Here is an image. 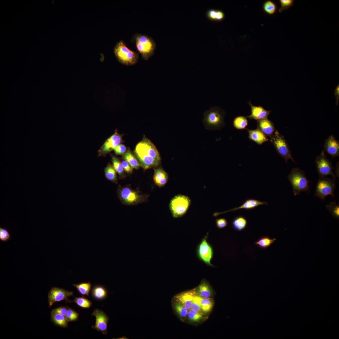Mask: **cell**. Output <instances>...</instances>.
Returning a JSON list of instances; mask_svg holds the SVG:
<instances>
[{
	"label": "cell",
	"mask_w": 339,
	"mask_h": 339,
	"mask_svg": "<svg viewBox=\"0 0 339 339\" xmlns=\"http://www.w3.org/2000/svg\"><path fill=\"white\" fill-rule=\"evenodd\" d=\"M276 240V238H271L267 236H264L256 241L255 244L261 249H265L269 247Z\"/></svg>",
	"instance_id": "29"
},
{
	"label": "cell",
	"mask_w": 339,
	"mask_h": 339,
	"mask_svg": "<svg viewBox=\"0 0 339 339\" xmlns=\"http://www.w3.org/2000/svg\"><path fill=\"white\" fill-rule=\"evenodd\" d=\"M11 236L9 232L6 228L0 227V240L6 242L9 240Z\"/></svg>",
	"instance_id": "42"
},
{
	"label": "cell",
	"mask_w": 339,
	"mask_h": 339,
	"mask_svg": "<svg viewBox=\"0 0 339 339\" xmlns=\"http://www.w3.org/2000/svg\"><path fill=\"white\" fill-rule=\"evenodd\" d=\"M122 141L121 136L116 131L107 139L98 151L99 156H105Z\"/></svg>",
	"instance_id": "13"
},
{
	"label": "cell",
	"mask_w": 339,
	"mask_h": 339,
	"mask_svg": "<svg viewBox=\"0 0 339 339\" xmlns=\"http://www.w3.org/2000/svg\"><path fill=\"white\" fill-rule=\"evenodd\" d=\"M73 302L79 307L83 308H89L92 304L90 300L83 297H75Z\"/></svg>",
	"instance_id": "37"
},
{
	"label": "cell",
	"mask_w": 339,
	"mask_h": 339,
	"mask_svg": "<svg viewBox=\"0 0 339 339\" xmlns=\"http://www.w3.org/2000/svg\"><path fill=\"white\" fill-rule=\"evenodd\" d=\"M270 138V141L273 145L277 152L284 159L287 163H288V159H291L295 163L288 143L283 136L277 130H276Z\"/></svg>",
	"instance_id": "7"
},
{
	"label": "cell",
	"mask_w": 339,
	"mask_h": 339,
	"mask_svg": "<svg viewBox=\"0 0 339 339\" xmlns=\"http://www.w3.org/2000/svg\"><path fill=\"white\" fill-rule=\"evenodd\" d=\"M117 192L120 201L126 205H133L140 203L145 198L137 191L127 186H119Z\"/></svg>",
	"instance_id": "9"
},
{
	"label": "cell",
	"mask_w": 339,
	"mask_h": 339,
	"mask_svg": "<svg viewBox=\"0 0 339 339\" xmlns=\"http://www.w3.org/2000/svg\"><path fill=\"white\" fill-rule=\"evenodd\" d=\"M268 205V203L267 202H261L256 199L250 198L245 200L242 205L239 207H235L224 212L221 213L215 212L213 214V215L215 217H216L220 214L235 211L237 210L241 209L250 210L254 209L260 205Z\"/></svg>",
	"instance_id": "15"
},
{
	"label": "cell",
	"mask_w": 339,
	"mask_h": 339,
	"mask_svg": "<svg viewBox=\"0 0 339 339\" xmlns=\"http://www.w3.org/2000/svg\"><path fill=\"white\" fill-rule=\"evenodd\" d=\"M69 308L68 306H61L53 309L52 311L65 316L67 311Z\"/></svg>",
	"instance_id": "46"
},
{
	"label": "cell",
	"mask_w": 339,
	"mask_h": 339,
	"mask_svg": "<svg viewBox=\"0 0 339 339\" xmlns=\"http://www.w3.org/2000/svg\"><path fill=\"white\" fill-rule=\"evenodd\" d=\"M288 180L291 183L294 196L298 195L300 192L310 191L309 183L304 172L299 168H293L288 175Z\"/></svg>",
	"instance_id": "5"
},
{
	"label": "cell",
	"mask_w": 339,
	"mask_h": 339,
	"mask_svg": "<svg viewBox=\"0 0 339 339\" xmlns=\"http://www.w3.org/2000/svg\"><path fill=\"white\" fill-rule=\"evenodd\" d=\"M201 298L202 297L199 295L195 294L191 309L195 311L203 313L201 310L200 303Z\"/></svg>",
	"instance_id": "39"
},
{
	"label": "cell",
	"mask_w": 339,
	"mask_h": 339,
	"mask_svg": "<svg viewBox=\"0 0 339 339\" xmlns=\"http://www.w3.org/2000/svg\"><path fill=\"white\" fill-rule=\"evenodd\" d=\"M215 223L217 227L219 229L224 228L228 224L227 220L224 218H220L216 219Z\"/></svg>",
	"instance_id": "43"
},
{
	"label": "cell",
	"mask_w": 339,
	"mask_h": 339,
	"mask_svg": "<svg viewBox=\"0 0 339 339\" xmlns=\"http://www.w3.org/2000/svg\"><path fill=\"white\" fill-rule=\"evenodd\" d=\"M51 319V321L56 326L63 328H66L68 326V322L65 316L52 311Z\"/></svg>",
	"instance_id": "22"
},
{
	"label": "cell",
	"mask_w": 339,
	"mask_h": 339,
	"mask_svg": "<svg viewBox=\"0 0 339 339\" xmlns=\"http://www.w3.org/2000/svg\"><path fill=\"white\" fill-rule=\"evenodd\" d=\"M263 8L264 11L270 15L274 14L277 9L276 3L271 0H267L263 4Z\"/></svg>",
	"instance_id": "35"
},
{
	"label": "cell",
	"mask_w": 339,
	"mask_h": 339,
	"mask_svg": "<svg viewBox=\"0 0 339 339\" xmlns=\"http://www.w3.org/2000/svg\"><path fill=\"white\" fill-rule=\"evenodd\" d=\"M132 41L135 43L136 49L143 59L147 60L154 54L156 44L151 37L136 33L132 36Z\"/></svg>",
	"instance_id": "3"
},
{
	"label": "cell",
	"mask_w": 339,
	"mask_h": 339,
	"mask_svg": "<svg viewBox=\"0 0 339 339\" xmlns=\"http://www.w3.org/2000/svg\"><path fill=\"white\" fill-rule=\"evenodd\" d=\"M335 180L325 176H319L316 186L315 196L323 201L328 195L333 197L336 186Z\"/></svg>",
	"instance_id": "8"
},
{
	"label": "cell",
	"mask_w": 339,
	"mask_h": 339,
	"mask_svg": "<svg viewBox=\"0 0 339 339\" xmlns=\"http://www.w3.org/2000/svg\"><path fill=\"white\" fill-rule=\"evenodd\" d=\"M324 149L333 158L339 155V143L333 135L329 136L325 140Z\"/></svg>",
	"instance_id": "16"
},
{
	"label": "cell",
	"mask_w": 339,
	"mask_h": 339,
	"mask_svg": "<svg viewBox=\"0 0 339 339\" xmlns=\"http://www.w3.org/2000/svg\"><path fill=\"white\" fill-rule=\"evenodd\" d=\"M334 94L335 96V98L336 99V104L337 105L338 104V101L339 100V84L337 85L334 91Z\"/></svg>",
	"instance_id": "47"
},
{
	"label": "cell",
	"mask_w": 339,
	"mask_h": 339,
	"mask_svg": "<svg viewBox=\"0 0 339 339\" xmlns=\"http://www.w3.org/2000/svg\"><path fill=\"white\" fill-rule=\"evenodd\" d=\"M114 150L117 155L123 154L126 152V148L124 145L120 144L116 146Z\"/></svg>",
	"instance_id": "44"
},
{
	"label": "cell",
	"mask_w": 339,
	"mask_h": 339,
	"mask_svg": "<svg viewBox=\"0 0 339 339\" xmlns=\"http://www.w3.org/2000/svg\"><path fill=\"white\" fill-rule=\"evenodd\" d=\"M279 1L280 7L278 10V11L280 13H282L288 9L293 5L294 3V0H280Z\"/></svg>",
	"instance_id": "41"
},
{
	"label": "cell",
	"mask_w": 339,
	"mask_h": 339,
	"mask_svg": "<svg viewBox=\"0 0 339 339\" xmlns=\"http://www.w3.org/2000/svg\"><path fill=\"white\" fill-rule=\"evenodd\" d=\"M79 314L75 310L69 308L67 309L65 316L68 322L77 320L79 317Z\"/></svg>",
	"instance_id": "40"
},
{
	"label": "cell",
	"mask_w": 339,
	"mask_h": 339,
	"mask_svg": "<svg viewBox=\"0 0 339 339\" xmlns=\"http://www.w3.org/2000/svg\"><path fill=\"white\" fill-rule=\"evenodd\" d=\"M315 163L319 176H325L330 175L333 179L335 180L336 179V175L333 172L334 167L331 163L326 156L323 150L319 155L316 156Z\"/></svg>",
	"instance_id": "11"
},
{
	"label": "cell",
	"mask_w": 339,
	"mask_h": 339,
	"mask_svg": "<svg viewBox=\"0 0 339 339\" xmlns=\"http://www.w3.org/2000/svg\"><path fill=\"white\" fill-rule=\"evenodd\" d=\"M111 161L112 165L119 175L120 179H123L125 178V175L121 162L116 157L112 156Z\"/></svg>",
	"instance_id": "31"
},
{
	"label": "cell",
	"mask_w": 339,
	"mask_h": 339,
	"mask_svg": "<svg viewBox=\"0 0 339 339\" xmlns=\"http://www.w3.org/2000/svg\"><path fill=\"white\" fill-rule=\"evenodd\" d=\"M225 111L218 107H211L204 113L202 121L205 128L211 130L221 129L225 126Z\"/></svg>",
	"instance_id": "2"
},
{
	"label": "cell",
	"mask_w": 339,
	"mask_h": 339,
	"mask_svg": "<svg viewBox=\"0 0 339 339\" xmlns=\"http://www.w3.org/2000/svg\"><path fill=\"white\" fill-rule=\"evenodd\" d=\"M201 310L203 313L209 312L214 305L213 300L210 298H202L201 299Z\"/></svg>",
	"instance_id": "33"
},
{
	"label": "cell",
	"mask_w": 339,
	"mask_h": 339,
	"mask_svg": "<svg viewBox=\"0 0 339 339\" xmlns=\"http://www.w3.org/2000/svg\"><path fill=\"white\" fill-rule=\"evenodd\" d=\"M326 207L333 217L339 219V205L336 204V202L334 201L331 202L329 204L326 205Z\"/></svg>",
	"instance_id": "38"
},
{
	"label": "cell",
	"mask_w": 339,
	"mask_h": 339,
	"mask_svg": "<svg viewBox=\"0 0 339 339\" xmlns=\"http://www.w3.org/2000/svg\"><path fill=\"white\" fill-rule=\"evenodd\" d=\"M195 294L191 292H186L176 295L175 300L184 305L188 310L191 309Z\"/></svg>",
	"instance_id": "19"
},
{
	"label": "cell",
	"mask_w": 339,
	"mask_h": 339,
	"mask_svg": "<svg viewBox=\"0 0 339 339\" xmlns=\"http://www.w3.org/2000/svg\"><path fill=\"white\" fill-rule=\"evenodd\" d=\"M188 311L187 316L189 320L191 322H198L204 318L203 313L196 312L191 309Z\"/></svg>",
	"instance_id": "36"
},
{
	"label": "cell",
	"mask_w": 339,
	"mask_h": 339,
	"mask_svg": "<svg viewBox=\"0 0 339 339\" xmlns=\"http://www.w3.org/2000/svg\"><path fill=\"white\" fill-rule=\"evenodd\" d=\"M173 306L175 312L181 320H184L187 316L188 310L181 303L176 301Z\"/></svg>",
	"instance_id": "30"
},
{
	"label": "cell",
	"mask_w": 339,
	"mask_h": 339,
	"mask_svg": "<svg viewBox=\"0 0 339 339\" xmlns=\"http://www.w3.org/2000/svg\"><path fill=\"white\" fill-rule=\"evenodd\" d=\"M73 285L77 289L81 295L83 296H89L91 287V284L90 282H81L78 284H73Z\"/></svg>",
	"instance_id": "32"
},
{
	"label": "cell",
	"mask_w": 339,
	"mask_h": 339,
	"mask_svg": "<svg viewBox=\"0 0 339 339\" xmlns=\"http://www.w3.org/2000/svg\"><path fill=\"white\" fill-rule=\"evenodd\" d=\"M113 51L118 61L122 64L133 65L136 64L138 61L139 54L128 48L122 40L116 43L114 48Z\"/></svg>",
	"instance_id": "4"
},
{
	"label": "cell",
	"mask_w": 339,
	"mask_h": 339,
	"mask_svg": "<svg viewBox=\"0 0 339 339\" xmlns=\"http://www.w3.org/2000/svg\"><path fill=\"white\" fill-rule=\"evenodd\" d=\"M257 129L269 137L276 131L274 123L267 118L257 121Z\"/></svg>",
	"instance_id": "18"
},
{
	"label": "cell",
	"mask_w": 339,
	"mask_h": 339,
	"mask_svg": "<svg viewBox=\"0 0 339 339\" xmlns=\"http://www.w3.org/2000/svg\"><path fill=\"white\" fill-rule=\"evenodd\" d=\"M248 104L251 108V114L246 117L251 119H254L257 121L267 118L271 111L266 110L261 106L253 105L250 101L249 102Z\"/></svg>",
	"instance_id": "17"
},
{
	"label": "cell",
	"mask_w": 339,
	"mask_h": 339,
	"mask_svg": "<svg viewBox=\"0 0 339 339\" xmlns=\"http://www.w3.org/2000/svg\"><path fill=\"white\" fill-rule=\"evenodd\" d=\"M124 171L127 173L131 174L132 173L133 168L126 160H123L121 162Z\"/></svg>",
	"instance_id": "45"
},
{
	"label": "cell",
	"mask_w": 339,
	"mask_h": 339,
	"mask_svg": "<svg viewBox=\"0 0 339 339\" xmlns=\"http://www.w3.org/2000/svg\"><path fill=\"white\" fill-rule=\"evenodd\" d=\"M208 235L207 233L198 245L196 254L201 261L208 266L214 267L211 263L214 255V251L213 247L207 241Z\"/></svg>",
	"instance_id": "10"
},
{
	"label": "cell",
	"mask_w": 339,
	"mask_h": 339,
	"mask_svg": "<svg viewBox=\"0 0 339 339\" xmlns=\"http://www.w3.org/2000/svg\"><path fill=\"white\" fill-rule=\"evenodd\" d=\"M247 221L246 218L243 216L235 217L232 220V225L233 228L236 231H241L246 227Z\"/></svg>",
	"instance_id": "23"
},
{
	"label": "cell",
	"mask_w": 339,
	"mask_h": 339,
	"mask_svg": "<svg viewBox=\"0 0 339 339\" xmlns=\"http://www.w3.org/2000/svg\"><path fill=\"white\" fill-rule=\"evenodd\" d=\"M122 159L127 161L133 169H138L140 166L136 157L129 149L123 154Z\"/></svg>",
	"instance_id": "25"
},
{
	"label": "cell",
	"mask_w": 339,
	"mask_h": 339,
	"mask_svg": "<svg viewBox=\"0 0 339 339\" xmlns=\"http://www.w3.org/2000/svg\"><path fill=\"white\" fill-rule=\"evenodd\" d=\"M73 293L58 287H52L48 294L49 306L51 307L55 303L65 300L66 303H71L72 301L68 299L69 297L73 296Z\"/></svg>",
	"instance_id": "12"
},
{
	"label": "cell",
	"mask_w": 339,
	"mask_h": 339,
	"mask_svg": "<svg viewBox=\"0 0 339 339\" xmlns=\"http://www.w3.org/2000/svg\"><path fill=\"white\" fill-rule=\"evenodd\" d=\"M92 294L95 299L101 300L104 299L107 296V292L105 288L100 285H96L93 288Z\"/></svg>",
	"instance_id": "28"
},
{
	"label": "cell",
	"mask_w": 339,
	"mask_h": 339,
	"mask_svg": "<svg viewBox=\"0 0 339 339\" xmlns=\"http://www.w3.org/2000/svg\"><path fill=\"white\" fill-rule=\"evenodd\" d=\"M207 18L212 21H220L224 18L225 15L222 11L214 9H210L206 12Z\"/></svg>",
	"instance_id": "24"
},
{
	"label": "cell",
	"mask_w": 339,
	"mask_h": 339,
	"mask_svg": "<svg viewBox=\"0 0 339 339\" xmlns=\"http://www.w3.org/2000/svg\"><path fill=\"white\" fill-rule=\"evenodd\" d=\"M153 179L157 186L159 187L164 186L168 181V174L161 168L155 169Z\"/></svg>",
	"instance_id": "20"
},
{
	"label": "cell",
	"mask_w": 339,
	"mask_h": 339,
	"mask_svg": "<svg viewBox=\"0 0 339 339\" xmlns=\"http://www.w3.org/2000/svg\"><path fill=\"white\" fill-rule=\"evenodd\" d=\"M105 175L106 178L108 180L117 184L118 179L116 172L113 166L109 163L104 169Z\"/></svg>",
	"instance_id": "26"
},
{
	"label": "cell",
	"mask_w": 339,
	"mask_h": 339,
	"mask_svg": "<svg viewBox=\"0 0 339 339\" xmlns=\"http://www.w3.org/2000/svg\"><path fill=\"white\" fill-rule=\"evenodd\" d=\"M247 130L249 139L258 144L261 145L268 141L267 137L259 129Z\"/></svg>",
	"instance_id": "21"
},
{
	"label": "cell",
	"mask_w": 339,
	"mask_h": 339,
	"mask_svg": "<svg viewBox=\"0 0 339 339\" xmlns=\"http://www.w3.org/2000/svg\"><path fill=\"white\" fill-rule=\"evenodd\" d=\"M191 202L190 198L184 195L175 196L171 200L169 205L172 217L178 218L184 216L188 209Z\"/></svg>",
	"instance_id": "6"
},
{
	"label": "cell",
	"mask_w": 339,
	"mask_h": 339,
	"mask_svg": "<svg viewBox=\"0 0 339 339\" xmlns=\"http://www.w3.org/2000/svg\"><path fill=\"white\" fill-rule=\"evenodd\" d=\"M199 295L203 298H209L212 295L211 289L208 283L203 280L198 287Z\"/></svg>",
	"instance_id": "27"
},
{
	"label": "cell",
	"mask_w": 339,
	"mask_h": 339,
	"mask_svg": "<svg viewBox=\"0 0 339 339\" xmlns=\"http://www.w3.org/2000/svg\"><path fill=\"white\" fill-rule=\"evenodd\" d=\"M233 125L237 129L245 128L248 124V121L246 117L239 116L235 117L233 121Z\"/></svg>",
	"instance_id": "34"
},
{
	"label": "cell",
	"mask_w": 339,
	"mask_h": 339,
	"mask_svg": "<svg viewBox=\"0 0 339 339\" xmlns=\"http://www.w3.org/2000/svg\"><path fill=\"white\" fill-rule=\"evenodd\" d=\"M134 153L140 166L144 169L156 167L160 163L158 151L152 142L146 138H144L137 144Z\"/></svg>",
	"instance_id": "1"
},
{
	"label": "cell",
	"mask_w": 339,
	"mask_h": 339,
	"mask_svg": "<svg viewBox=\"0 0 339 339\" xmlns=\"http://www.w3.org/2000/svg\"><path fill=\"white\" fill-rule=\"evenodd\" d=\"M96 318L95 323L92 327L104 334L107 333V327L109 318L108 316L102 310L98 309H95L92 314Z\"/></svg>",
	"instance_id": "14"
}]
</instances>
